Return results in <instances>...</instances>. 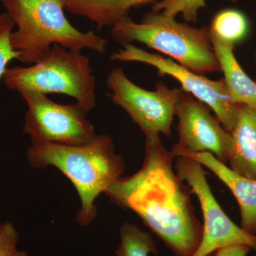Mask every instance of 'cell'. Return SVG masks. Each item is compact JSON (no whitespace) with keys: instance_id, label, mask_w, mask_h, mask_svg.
<instances>
[{"instance_id":"12","label":"cell","mask_w":256,"mask_h":256,"mask_svg":"<svg viewBox=\"0 0 256 256\" xmlns=\"http://www.w3.org/2000/svg\"><path fill=\"white\" fill-rule=\"evenodd\" d=\"M228 168L256 180V108L240 106L238 122L232 132Z\"/></svg>"},{"instance_id":"4","label":"cell","mask_w":256,"mask_h":256,"mask_svg":"<svg viewBox=\"0 0 256 256\" xmlns=\"http://www.w3.org/2000/svg\"><path fill=\"white\" fill-rule=\"evenodd\" d=\"M111 36L122 45L134 42L143 44L200 75L220 72L206 26L194 28L172 16L150 11L143 15L140 22L130 18L112 26Z\"/></svg>"},{"instance_id":"18","label":"cell","mask_w":256,"mask_h":256,"mask_svg":"<svg viewBox=\"0 0 256 256\" xmlns=\"http://www.w3.org/2000/svg\"><path fill=\"white\" fill-rule=\"evenodd\" d=\"M14 26V22L6 12L0 14V80L8 68V64L12 60H18L20 56L10 44V35Z\"/></svg>"},{"instance_id":"3","label":"cell","mask_w":256,"mask_h":256,"mask_svg":"<svg viewBox=\"0 0 256 256\" xmlns=\"http://www.w3.org/2000/svg\"><path fill=\"white\" fill-rule=\"evenodd\" d=\"M16 26L10 44L18 60L35 64L57 44L68 50L105 53L108 41L94 32H82L64 13V0H0Z\"/></svg>"},{"instance_id":"16","label":"cell","mask_w":256,"mask_h":256,"mask_svg":"<svg viewBox=\"0 0 256 256\" xmlns=\"http://www.w3.org/2000/svg\"><path fill=\"white\" fill-rule=\"evenodd\" d=\"M120 244L116 256H149L156 254V247L152 237L137 225L124 223L120 229Z\"/></svg>"},{"instance_id":"6","label":"cell","mask_w":256,"mask_h":256,"mask_svg":"<svg viewBox=\"0 0 256 256\" xmlns=\"http://www.w3.org/2000/svg\"><path fill=\"white\" fill-rule=\"evenodd\" d=\"M106 84V96L127 112L146 136L162 134L172 137V126L182 89L170 88L158 82L156 90H146L128 78L122 67L112 69Z\"/></svg>"},{"instance_id":"11","label":"cell","mask_w":256,"mask_h":256,"mask_svg":"<svg viewBox=\"0 0 256 256\" xmlns=\"http://www.w3.org/2000/svg\"><path fill=\"white\" fill-rule=\"evenodd\" d=\"M174 158L186 156L206 166L230 190L240 208L242 228L256 236V180L245 178L230 170L212 153L190 152L172 148Z\"/></svg>"},{"instance_id":"7","label":"cell","mask_w":256,"mask_h":256,"mask_svg":"<svg viewBox=\"0 0 256 256\" xmlns=\"http://www.w3.org/2000/svg\"><path fill=\"white\" fill-rule=\"evenodd\" d=\"M20 95L28 106L23 130L32 144L56 143L82 146L92 142L95 128L87 119L88 112L77 102L57 104L46 94L23 92Z\"/></svg>"},{"instance_id":"5","label":"cell","mask_w":256,"mask_h":256,"mask_svg":"<svg viewBox=\"0 0 256 256\" xmlns=\"http://www.w3.org/2000/svg\"><path fill=\"white\" fill-rule=\"evenodd\" d=\"M3 82L20 94L35 92L64 94L90 112L96 106V80L90 62L82 50L54 44L41 60L30 66L6 68Z\"/></svg>"},{"instance_id":"8","label":"cell","mask_w":256,"mask_h":256,"mask_svg":"<svg viewBox=\"0 0 256 256\" xmlns=\"http://www.w3.org/2000/svg\"><path fill=\"white\" fill-rule=\"evenodd\" d=\"M112 62H138L148 64L158 70L160 76H170L178 80L184 92L212 109L222 126L228 132H233L238 122L240 106L235 104L224 78L210 80L205 76L194 73L156 53L134 46L132 44L122 45V48L110 56Z\"/></svg>"},{"instance_id":"22","label":"cell","mask_w":256,"mask_h":256,"mask_svg":"<svg viewBox=\"0 0 256 256\" xmlns=\"http://www.w3.org/2000/svg\"></svg>"},{"instance_id":"17","label":"cell","mask_w":256,"mask_h":256,"mask_svg":"<svg viewBox=\"0 0 256 256\" xmlns=\"http://www.w3.org/2000/svg\"><path fill=\"white\" fill-rule=\"evenodd\" d=\"M206 6V0H160L152 6L151 11L172 18L181 14L186 22L196 24L198 12Z\"/></svg>"},{"instance_id":"2","label":"cell","mask_w":256,"mask_h":256,"mask_svg":"<svg viewBox=\"0 0 256 256\" xmlns=\"http://www.w3.org/2000/svg\"><path fill=\"white\" fill-rule=\"evenodd\" d=\"M26 156L32 166H54L72 182L82 202L76 218L82 226L94 222L97 216L95 200L124 171V158L116 152L114 141L107 134H99L82 146L32 144Z\"/></svg>"},{"instance_id":"19","label":"cell","mask_w":256,"mask_h":256,"mask_svg":"<svg viewBox=\"0 0 256 256\" xmlns=\"http://www.w3.org/2000/svg\"><path fill=\"white\" fill-rule=\"evenodd\" d=\"M18 232L12 223H0V256H28V252L18 248Z\"/></svg>"},{"instance_id":"21","label":"cell","mask_w":256,"mask_h":256,"mask_svg":"<svg viewBox=\"0 0 256 256\" xmlns=\"http://www.w3.org/2000/svg\"><path fill=\"white\" fill-rule=\"evenodd\" d=\"M230 2H232L233 3L237 2L238 1V0H230Z\"/></svg>"},{"instance_id":"13","label":"cell","mask_w":256,"mask_h":256,"mask_svg":"<svg viewBox=\"0 0 256 256\" xmlns=\"http://www.w3.org/2000/svg\"><path fill=\"white\" fill-rule=\"evenodd\" d=\"M160 0H64L68 12L88 18L99 30L130 18L132 10L154 5Z\"/></svg>"},{"instance_id":"1","label":"cell","mask_w":256,"mask_h":256,"mask_svg":"<svg viewBox=\"0 0 256 256\" xmlns=\"http://www.w3.org/2000/svg\"><path fill=\"white\" fill-rule=\"evenodd\" d=\"M174 159L159 134H148L142 168L117 178L104 194L139 216L175 256H192L201 242L203 224L195 214L191 188L175 172Z\"/></svg>"},{"instance_id":"10","label":"cell","mask_w":256,"mask_h":256,"mask_svg":"<svg viewBox=\"0 0 256 256\" xmlns=\"http://www.w3.org/2000/svg\"><path fill=\"white\" fill-rule=\"evenodd\" d=\"M210 110L206 104L183 92L175 112L178 141L173 148L190 152H208L226 164L232 149V133Z\"/></svg>"},{"instance_id":"20","label":"cell","mask_w":256,"mask_h":256,"mask_svg":"<svg viewBox=\"0 0 256 256\" xmlns=\"http://www.w3.org/2000/svg\"><path fill=\"white\" fill-rule=\"evenodd\" d=\"M250 248L246 245H230L220 248L212 256H246Z\"/></svg>"},{"instance_id":"15","label":"cell","mask_w":256,"mask_h":256,"mask_svg":"<svg viewBox=\"0 0 256 256\" xmlns=\"http://www.w3.org/2000/svg\"><path fill=\"white\" fill-rule=\"evenodd\" d=\"M208 28L210 34L222 41L235 45L246 36L248 23L242 12L226 9L215 14Z\"/></svg>"},{"instance_id":"14","label":"cell","mask_w":256,"mask_h":256,"mask_svg":"<svg viewBox=\"0 0 256 256\" xmlns=\"http://www.w3.org/2000/svg\"><path fill=\"white\" fill-rule=\"evenodd\" d=\"M220 72H223L228 92L235 104L256 108V82L242 70L234 54L235 45L210 34Z\"/></svg>"},{"instance_id":"9","label":"cell","mask_w":256,"mask_h":256,"mask_svg":"<svg viewBox=\"0 0 256 256\" xmlns=\"http://www.w3.org/2000/svg\"><path fill=\"white\" fill-rule=\"evenodd\" d=\"M174 159L176 174L188 184L198 198L203 215L201 242L192 256H212L220 248L230 245H246L256 249V236L232 222L216 200L202 164L186 156H176Z\"/></svg>"}]
</instances>
